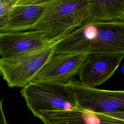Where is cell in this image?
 <instances>
[{"mask_svg": "<svg viewBox=\"0 0 124 124\" xmlns=\"http://www.w3.org/2000/svg\"><path fill=\"white\" fill-rule=\"evenodd\" d=\"M54 53H124V21L91 20L57 42Z\"/></svg>", "mask_w": 124, "mask_h": 124, "instance_id": "obj_1", "label": "cell"}, {"mask_svg": "<svg viewBox=\"0 0 124 124\" xmlns=\"http://www.w3.org/2000/svg\"><path fill=\"white\" fill-rule=\"evenodd\" d=\"M91 20L88 0H56L35 24L18 31H37L55 43Z\"/></svg>", "mask_w": 124, "mask_h": 124, "instance_id": "obj_2", "label": "cell"}, {"mask_svg": "<svg viewBox=\"0 0 124 124\" xmlns=\"http://www.w3.org/2000/svg\"><path fill=\"white\" fill-rule=\"evenodd\" d=\"M20 92L35 117L42 111H70L80 106L66 83L34 79L22 87Z\"/></svg>", "mask_w": 124, "mask_h": 124, "instance_id": "obj_3", "label": "cell"}, {"mask_svg": "<svg viewBox=\"0 0 124 124\" xmlns=\"http://www.w3.org/2000/svg\"><path fill=\"white\" fill-rule=\"evenodd\" d=\"M56 43L0 58V75L10 87H23L36 76L55 54Z\"/></svg>", "mask_w": 124, "mask_h": 124, "instance_id": "obj_4", "label": "cell"}, {"mask_svg": "<svg viewBox=\"0 0 124 124\" xmlns=\"http://www.w3.org/2000/svg\"><path fill=\"white\" fill-rule=\"evenodd\" d=\"M66 83L74 92L81 108L103 113L124 112V91L96 89L74 78Z\"/></svg>", "mask_w": 124, "mask_h": 124, "instance_id": "obj_5", "label": "cell"}, {"mask_svg": "<svg viewBox=\"0 0 124 124\" xmlns=\"http://www.w3.org/2000/svg\"><path fill=\"white\" fill-rule=\"evenodd\" d=\"M124 58L122 53L87 54L78 74L79 81L91 87L101 85L114 74Z\"/></svg>", "mask_w": 124, "mask_h": 124, "instance_id": "obj_6", "label": "cell"}, {"mask_svg": "<svg viewBox=\"0 0 124 124\" xmlns=\"http://www.w3.org/2000/svg\"><path fill=\"white\" fill-rule=\"evenodd\" d=\"M86 56L77 53L55 54L38 73L35 79L66 83L78 75Z\"/></svg>", "mask_w": 124, "mask_h": 124, "instance_id": "obj_7", "label": "cell"}, {"mask_svg": "<svg viewBox=\"0 0 124 124\" xmlns=\"http://www.w3.org/2000/svg\"><path fill=\"white\" fill-rule=\"evenodd\" d=\"M36 117L44 124H124V120L79 107L72 110L40 112Z\"/></svg>", "mask_w": 124, "mask_h": 124, "instance_id": "obj_8", "label": "cell"}, {"mask_svg": "<svg viewBox=\"0 0 124 124\" xmlns=\"http://www.w3.org/2000/svg\"><path fill=\"white\" fill-rule=\"evenodd\" d=\"M56 43V42H55ZM54 43L37 31L0 32V56L6 57Z\"/></svg>", "mask_w": 124, "mask_h": 124, "instance_id": "obj_9", "label": "cell"}, {"mask_svg": "<svg viewBox=\"0 0 124 124\" xmlns=\"http://www.w3.org/2000/svg\"><path fill=\"white\" fill-rule=\"evenodd\" d=\"M92 20H118L124 14V0H88Z\"/></svg>", "mask_w": 124, "mask_h": 124, "instance_id": "obj_10", "label": "cell"}, {"mask_svg": "<svg viewBox=\"0 0 124 124\" xmlns=\"http://www.w3.org/2000/svg\"><path fill=\"white\" fill-rule=\"evenodd\" d=\"M41 0H0V16H6L15 7L30 5Z\"/></svg>", "mask_w": 124, "mask_h": 124, "instance_id": "obj_11", "label": "cell"}, {"mask_svg": "<svg viewBox=\"0 0 124 124\" xmlns=\"http://www.w3.org/2000/svg\"><path fill=\"white\" fill-rule=\"evenodd\" d=\"M2 100L0 99V124H8L3 110L2 102Z\"/></svg>", "mask_w": 124, "mask_h": 124, "instance_id": "obj_12", "label": "cell"}, {"mask_svg": "<svg viewBox=\"0 0 124 124\" xmlns=\"http://www.w3.org/2000/svg\"><path fill=\"white\" fill-rule=\"evenodd\" d=\"M108 115L117 118L124 120V112H111L104 113Z\"/></svg>", "mask_w": 124, "mask_h": 124, "instance_id": "obj_13", "label": "cell"}, {"mask_svg": "<svg viewBox=\"0 0 124 124\" xmlns=\"http://www.w3.org/2000/svg\"><path fill=\"white\" fill-rule=\"evenodd\" d=\"M6 15L2 16H0V27L3 26L6 21Z\"/></svg>", "mask_w": 124, "mask_h": 124, "instance_id": "obj_14", "label": "cell"}, {"mask_svg": "<svg viewBox=\"0 0 124 124\" xmlns=\"http://www.w3.org/2000/svg\"><path fill=\"white\" fill-rule=\"evenodd\" d=\"M120 19V20H123V21H124V14L120 18V19Z\"/></svg>", "mask_w": 124, "mask_h": 124, "instance_id": "obj_15", "label": "cell"}]
</instances>
